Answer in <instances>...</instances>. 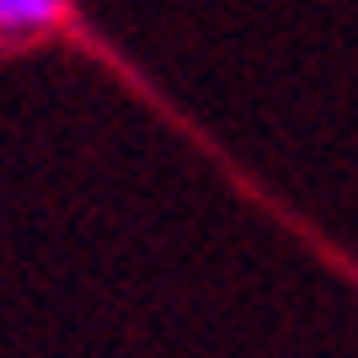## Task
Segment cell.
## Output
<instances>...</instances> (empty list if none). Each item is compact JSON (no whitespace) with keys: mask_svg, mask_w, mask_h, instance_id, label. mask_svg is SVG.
Instances as JSON below:
<instances>
[{"mask_svg":"<svg viewBox=\"0 0 358 358\" xmlns=\"http://www.w3.org/2000/svg\"><path fill=\"white\" fill-rule=\"evenodd\" d=\"M64 11V0H0V32H32L48 27Z\"/></svg>","mask_w":358,"mask_h":358,"instance_id":"6da1fadb","label":"cell"}]
</instances>
